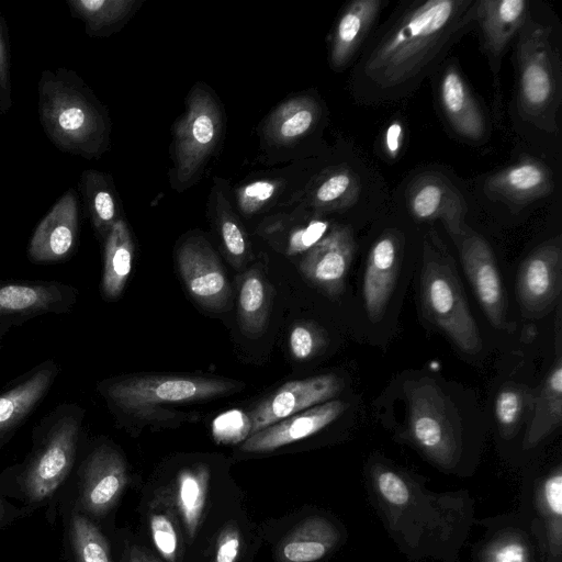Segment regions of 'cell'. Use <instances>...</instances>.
I'll use <instances>...</instances> for the list:
<instances>
[{
    "label": "cell",
    "mask_w": 562,
    "mask_h": 562,
    "mask_svg": "<svg viewBox=\"0 0 562 562\" xmlns=\"http://www.w3.org/2000/svg\"><path fill=\"white\" fill-rule=\"evenodd\" d=\"M178 270L191 296L211 310L224 308L231 286L221 261L202 236L186 238L176 254Z\"/></svg>",
    "instance_id": "cell-12"
},
{
    "label": "cell",
    "mask_w": 562,
    "mask_h": 562,
    "mask_svg": "<svg viewBox=\"0 0 562 562\" xmlns=\"http://www.w3.org/2000/svg\"><path fill=\"white\" fill-rule=\"evenodd\" d=\"M517 35V100L520 114L537 127L555 132L561 74L550 32L528 18Z\"/></svg>",
    "instance_id": "cell-5"
},
{
    "label": "cell",
    "mask_w": 562,
    "mask_h": 562,
    "mask_svg": "<svg viewBox=\"0 0 562 562\" xmlns=\"http://www.w3.org/2000/svg\"><path fill=\"white\" fill-rule=\"evenodd\" d=\"M407 204L419 221L440 220L456 244L470 229L465 225L467 203L453 183L439 172H424L407 189Z\"/></svg>",
    "instance_id": "cell-13"
},
{
    "label": "cell",
    "mask_w": 562,
    "mask_h": 562,
    "mask_svg": "<svg viewBox=\"0 0 562 562\" xmlns=\"http://www.w3.org/2000/svg\"><path fill=\"white\" fill-rule=\"evenodd\" d=\"M79 233V201L75 189L69 188L34 229L27 257L34 263L64 261L75 252Z\"/></svg>",
    "instance_id": "cell-16"
},
{
    "label": "cell",
    "mask_w": 562,
    "mask_h": 562,
    "mask_svg": "<svg viewBox=\"0 0 562 562\" xmlns=\"http://www.w3.org/2000/svg\"><path fill=\"white\" fill-rule=\"evenodd\" d=\"M12 106L11 61L8 37L0 16V114H7Z\"/></svg>",
    "instance_id": "cell-45"
},
{
    "label": "cell",
    "mask_w": 562,
    "mask_h": 562,
    "mask_svg": "<svg viewBox=\"0 0 562 562\" xmlns=\"http://www.w3.org/2000/svg\"><path fill=\"white\" fill-rule=\"evenodd\" d=\"M10 508L11 506L0 496V525L9 522L11 514L13 513Z\"/></svg>",
    "instance_id": "cell-49"
},
{
    "label": "cell",
    "mask_w": 562,
    "mask_h": 562,
    "mask_svg": "<svg viewBox=\"0 0 562 562\" xmlns=\"http://www.w3.org/2000/svg\"><path fill=\"white\" fill-rule=\"evenodd\" d=\"M124 562H160L156 557H154L148 550L138 547L132 546L125 553Z\"/></svg>",
    "instance_id": "cell-48"
},
{
    "label": "cell",
    "mask_w": 562,
    "mask_h": 562,
    "mask_svg": "<svg viewBox=\"0 0 562 562\" xmlns=\"http://www.w3.org/2000/svg\"><path fill=\"white\" fill-rule=\"evenodd\" d=\"M210 470L195 464L181 470L167 488L188 538L195 537L203 519L207 499Z\"/></svg>",
    "instance_id": "cell-33"
},
{
    "label": "cell",
    "mask_w": 562,
    "mask_h": 562,
    "mask_svg": "<svg viewBox=\"0 0 562 562\" xmlns=\"http://www.w3.org/2000/svg\"><path fill=\"white\" fill-rule=\"evenodd\" d=\"M360 183L345 166L324 170L306 186L297 198L299 206L316 214L349 209L359 199Z\"/></svg>",
    "instance_id": "cell-27"
},
{
    "label": "cell",
    "mask_w": 562,
    "mask_h": 562,
    "mask_svg": "<svg viewBox=\"0 0 562 562\" xmlns=\"http://www.w3.org/2000/svg\"><path fill=\"white\" fill-rule=\"evenodd\" d=\"M400 263L398 241L392 234H383L372 245L366 262L362 296L369 317L378 321L392 295Z\"/></svg>",
    "instance_id": "cell-24"
},
{
    "label": "cell",
    "mask_w": 562,
    "mask_h": 562,
    "mask_svg": "<svg viewBox=\"0 0 562 562\" xmlns=\"http://www.w3.org/2000/svg\"><path fill=\"white\" fill-rule=\"evenodd\" d=\"M238 387L236 381L189 375H135L106 384L105 396L125 412L145 414L161 404L209 400Z\"/></svg>",
    "instance_id": "cell-9"
},
{
    "label": "cell",
    "mask_w": 562,
    "mask_h": 562,
    "mask_svg": "<svg viewBox=\"0 0 562 562\" xmlns=\"http://www.w3.org/2000/svg\"><path fill=\"white\" fill-rule=\"evenodd\" d=\"M223 112L207 87L195 85L173 130L171 186L181 192L202 173L223 135Z\"/></svg>",
    "instance_id": "cell-7"
},
{
    "label": "cell",
    "mask_w": 562,
    "mask_h": 562,
    "mask_svg": "<svg viewBox=\"0 0 562 562\" xmlns=\"http://www.w3.org/2000/svg\"><path fill=\"white\" fill-rule=\"evenodd\" d=\"M531 418L521 440V451L529 452L551 435L562 422V361L558 356L546 380L535 392Z\"/></svg>",
    "instance_id": "cell-30"
},
{
    "label": "cell",
    "mask_w": 562,
    "mask_h": 562,
    "mask_svg": "<svg viewBox=\"0 0 562 562\" xmlns=\"http://www.w3.org/2000/svg\"><path fill=\"white\" fill-rule=\"evenodd\" d=\"M346 403L330 400L289 416L249 436L243 443L246 452H269L315 435L336 420Z\"/></svg>",
    "instance_id": "cell-22"
},
{
    "label": "cell",
    "mask_w": 562,
    "mask_h": 562,
    "mask_svg": "<svg viewBox=\"0 0 562 562\" xmlns=\"http://www.w3.org/2000/svg\"><path fill=\"white\" fill-rule=\"evenodd\" d=\"M404 139L403 125L398 121H393L386 127L383 135V148L390 158H396L401 151Z\"/></svg>",
    "instance_id": "cell-47"
},
{
    "label": "cell",
    "mask_w": 562,
    "mask_h": 562,
    "mask_svg": "<svg viewBox=\"0 0 562 562\" xmlns=\"http://www.w3.org/2000/svg\"><path fill=\"white\" fill-rule=\"evenodd\" d=\"M561 241L551 239L536 248L521 263L516 282L517 297L529 315H541L561 292Z\"/></svg>",
    "instance_id": "cell-17"
},
{
    "label": "cell",
    "mask_w": 562,
    "mask_h": 562,
    "mask_svg": "<svg viewBox=\"0 0 562 562\" xmlns=\"http://www.w3.org/2000/svg\"><path fill=\"white\" fill-rule=\"evenodd\" d=\"M341 387V379L333 373L284 383L248 413L251 435L289 416L334 400Z\"/></svg>",
    "instance_id": "cell-14"
},
{
    "label": "cell",
    "mask_w": 562,
    "mask_h": 562,
    "mask_svg": "<svg viewBox=\"0 0 562 562\" xmlns=\"http://www.w3.org/2000/svg\"><path fill=\"white\" fill-rule=\"evenodd\" d=\"M474 18L483 33L485 47L493 56H499L529 18L526 0L476 1Z\"/></svg>",
    "instance_id": "cell-29"
},
{
    "label": "cell",
    "mask_w": 562,
    "mask_h": 562,
    "mask_svg": "<svg viewBox=\"0 0 562 562\" xmlns=\"http://www.w3.org/2000/svg\"><path fill=\"white\" fill-rule=\"evenodd\" d=\"M441 109L456 133L480 140L486 133V119L464 78L453 65L448 66L439 82Z\"/></svg>",
    "instance_id": "cell-25"
},
{
    "label": "cell",
    "mask_w": 562,
    "mask_h": 562,
    "mask_svg": "<svg viewBox=\"0 0 562 562\" xmlns=\"http://www.w3.org/2000/svg\"><path fill=\"white\" fill-rule=\"evenodd\" d=\"M284 188L283 178H258L239 186L235 190V200L244 215L252 216L276 203Z\"/></svg>",
    "instance_id": "cell-42"
},
{
    "label": "cell",
    "mask_w": 562,
    "mask_h": 562,
    "mask_svg": "<svg viewBox=\"0 0 562 562\" xmlns=\"http://www.w3.org/2000/svg\"><path fill=\"white\" fill-rule=\"evenodd\" d=\"M547 562H562V559L548 558Z\"/></svg>",
    "instance_id": "cell-50"
},
{
    "label": "cell",
    "mask_w": 562,
    "mask_h": 562,
    "mask_svg": "<svg viewBox=\"0 0 562 562\" xmlns=\"http://www.w3.org/2000/svg\"><path fill=\"white\" fill-rule=\"evenodd\" d=\"M355 251L349 227L335 225L314 247L307 250L299 265L302 274L329 296L344 289Z\"/></svg>",
    "instance_id": "cell-20"
},
{
    "label": "cell",
    "mask_w": 562,
    "mask_h": 562,
    "mask_svg": "<svg viewBox=\"0 0 562 562\" xmlns=\"http://www.w3.org/2000/svg\"><path fill=\"white\" fill-rule=\"evenodd\" d=\"M363 477L370 505L407 562H460L476 519L468 490L431 491L423 476L381 456L368 459Z\"/></svg>",
    "instance_id": "cell-1"
},
{
    "label": "cell",
    "mask_w": 562,
    "mask_h": 562,
    "mask_svg": "<svg viewBox=\"0 0 562 562\" xmlns=\"http://www.w3.org/2000/svg\"><path fill=\"white\" fill-rule=\"evenodd\" d=\"M127 484V468L123 457L112 447L94 449L81 469L79 505L91 516L105 515L117 502Z\"/></svg>",
    "instance_id": "cell-18"
},
{
    "label": "cell",
    "mask_w": 562,
    "mask_h": 562,
    "mask_svg": "<svg viewBox=\"0 0 562 562\" xmlns=\"http://www.w3.org/2000/svg\"><path fill=\"white\" fill-rule=\"evenodd\" d=\"M209 212L226 255L237 269L240 268L248 258L250 245L247 234L233 210L227 184L220 178L214 179L209 198Z\"/></svg>",
    "instance_id": "cell-35"
},
{
    "label": "cell",
    "mask_w": 562,
    "mask_h": 562,
    "mask_svg": "<svg viewBox=\"0 0 562 562\" xmlns=\"http://www.w3.org/2000/svg\"><path fill=\"white\" fill-rule=\"evenodd\" d=\"M476 1L416 2L382 37L366 60L367 76L390 88L413 79L474 18Z\"/></svg>",
    "instance_id": "cell-2"
},
{
    "label": "cell",
    "mask_w": 562,
    "mask_h": 562,
    "mask_svg": "<svg viewBox=\"0 0 562 562\" xmlns=\"http://www.w3.org/2000/svg\"><path fill=\"white\" fill-rule=\"evenodd\" d=\"M408 419L403 438L443 473L473 474L477 454L470 450L447 398L431 381H420L407 392Z\"/></svg>",
    "instance_id": "cell-4"
},
{
    "label": "cell",
    "mask_w": 562,
    "mask_h": 562,
    "mask_svg": "<svg viewBox=\"0 0 562 562\" xmlns=\"http://www.w3.org/2000/svg\"><path fill=\"white\" fill-rule=\"evenodd\" d=\"M214 439L224 443H237L251 435L248 414L240 409H231L218 415L212 423Z\"/></svg>",
    "instance_id": "cell-43"
},
{
    "label": "cell",
    "mask_w": 562,
    "mask_h": 562,
    "mask_svg": "<svg viewBox=\"0 0 562 562\" xmlns=\"http://www.w3.org/2000/svg\"><path fill=\"white\" fill-rule=\"evenodd\" d=\"M79 189L93 229L104 239L111 227L122 218L121 203L112 177L94 169L83 170Z\"/></svg>",
    "instance_id": "cell-34"
},
{
    "label": "cell",
    "mask_w": 562,
    "mask_h": 562,
    "mask_svg": "<svg viewBox=\"0 0 562 562\" xmlns=\"http://www.w3.org/2000/svg\"><path fill=\"white\" fill-rule=\"evenodd\" d=\"M241 551V535L235 522H229L221 531L212 562H237Z\"/></svg>",
    "instance_id": "cell-46"
},
{
    "label": "cell",
    "mask_w": 562,
    "mask_h": 562,
    "mask_svg": "<svg viewBox=\"0 0 562 562\" xmlns=\"http://www.w3.org/2000/svg\"><path fill=\"white\" fill-rule=\"evenodd\" d=\"M75 299V290L57 281L0 282V321L18 324L47 313H64Z\"/></svg>",
    "instance_id": "cell-19"
},
{
    "label": "cell",
    "mask_w": 562,
    "mask_h": 562,
    "mask_svg": "<svg viewBox=\"0 0 562 562\" xmlns=\"http://www.w3.org/2000/svg\"><path fill=\"white\" fill-rule=\"evenodd\" d=\"M69 530L76 562H112L106 539L83 514L71 515Z\"/></svg>",
    "instance_id": "cell-41"
},
{
    "label": "cell",
    "mask_w": 562,
    "mask_h": 562,
    "mask_svg": "<svg viewBox=\"0 0 562 562\" xmlns=\"http://www.w3.org/2000/svg\"><path fill=\"white\" fill-rule=\"evenodd\" d=\"M475 524L484 533L473 546L472 562H547L544 547L517 509Z\"/></svg>",
    "instance_id": "cell-11"
},
{
    "label": "cell",
    "mask_w": 562,
    "mask_h": 562,
    "mask_svg": "<svg viewBox=\"0 0 562 562\" xmlns=\"http://www.w3.org/2000/svg\"><path fill=\"white\" fill-rule=\"evenodd\" d=\"M82 414L75 405H63L43 419L42 432L22 477L26 498L48 499L61 486L75 462Z\"/></svg>",
    "instance_id": "cell-8"
},
{
    "label": "cell",
    "mask_w": 562,
    "mask_h": 562,
    "mask_svg": "<svg viewBox=\"0 0 562 562\" xmlns=\"http://www.w3.org/2000/svg\"><path fill=\"white\" fill-rule=\"evenodd\" d=\"M37 92L41 126L58 150L98 159L109 149V112L75 70H42Z\"/></svg>",
    "instance_id": "cell-3"
},
{
    "label": "cell",
    "mask_w": 562,
    "mask_h": 562,
    "mask_svg": "<svg viewBox=\"0 0 562 562\" xmlns=\"http://www.w3.org/2000/svg\"><path fill=\"white\" fill-rule=\"evenodd\" d=\"M271 306L269 283L258 269H250L243 276L238 294V318L244 333L250 336L261 334L266 327Z\"/></svg>",
    "instance_id": "cell-38"
},
{
    "label": "cell",
    "mask_w": 562,
    "mask_h": 562,
    "mask_svg": "<svg viewBox=\"0 0 562 562\" xmlns=\"http://www.w3.org/2000/svg\"><path fill=\"white\" fill-rule=\"evenodd\" d=\"M533 398L535 392L521 384L508 383L498 391L494 413L502 438L515 437L527 409L531 411Z\"/></svg>",
    "instance_id": "cell-40"
},
{
    "label": "cell",
    "mask_w": 562,
    "mask_h": 562,
    "mask_svg": "<svg viewBox=\"0 0 562 562\" xmlns=\"http://www.w3.org/2000/svg\"><path fill=\"white\" fill-rule=\"evenodd\" d=\"M457 245L464 272L486 317L493 326L510 329L501 274L488 243L470 231Z\"/></svg>",
    "instance_id": "cell-15"
},
{
    "label": "cell",
    "mask_w": 562,
    "mask_h": 562,
    "mask_svg": "<svg viewBox=\"0 0 562 562\" xmlns=\"http://www.w3.org/2000/svg\"><path fill=\"white\" fill-rule=\"evenodd\" d=\"M347 538L345 527L331 516L313 514L302 519L282 539L281 562H318L339 548Z\"/></svg>",
    "instance_id": "cell-23"
},
{
    "label": "cell",
    "mask_w": 562,
    "mask_h": 562,
    "mask_svg": "<svg viewBox=\"0 0 562 562\" xmlns=\"http://www.w3.org/2000/svg\"><path fill=\"white\" fill-rule=\"evenodd\" d=\"M70 13L90 37H109L136 13L143 0H66Z\"/></svg>",
    "instance_id": "cell-36"
},
{
    "label": "cell",
    "mask_w": 562,
    "mask_h": 562,
    "mask_svg": "<svg viewBox=\"0 0 562 562\" xmlns=\"http://www.w3.org/2000/svg\"><path fill=\"white\" fill-rule=\"evenodd\" d=\"M420 301L425 316L464 353L482 349L479 327L463 294L453 261L427 237L420 273Z\"/></svg>",
    "instance_id": "cell-6"
},
{
    "label": "cell",
    "mask_w": 562,
    "mask_h": 562,
    "mask_svg": "<svg viewBox=\"0 0 562 562\" xmlns=\"http://www.w3.org/2000/svg\"><path fill=\"white\" fill-rule=\"evenodd\" d=\"M148 521L158 552L168 562H176L181 552L180 520L167 488L158 492L150 502Z\"/></svg>",
    "instance_id": "cell-39"
},
{
    "label": "cell",
    "mask_w": 562,
    "mask_h": 562,
    "mask_svg": "<svg viewBox=\"0 0 562 562\" xmlns=\"http://www.w3.org/2000/svg\"><path fill=\"white\" fill-rule=\"evenodd\" d=\"M265 235L282 238L288 256L305 254L330 231V223L306 209L291 214L273 215L262 224Z\"/></svg>",
    "instance_id": "cell-32"
},
{
    "label": "cell",
    "mask_w": 562,
    "mask_h": 562,
    "mask_svg": "<svg viewBox=\"0 0 562 562\" xmlns=\"http://www.w3.org/2000/svg\"><path fill=\"white\" fill-rule=\"evenodd\" d=\"M517 510L528 520L549 558L562 559V463L527 471Z\"/></svg>",
    "instance_id": "cell-10"
},
{
    "label": "cell",
    "mask_w": 562,
    "mask_h": 562,
    "mask_svg": "<svg viewBox=\"0 0 562 562\" xmlns=\"http://www.w3.org/2000/svg\"><path fill=\"white\" fill-rule=\"evenodd\" d=\"M56 373V364L47 361L0 394V438L12 434L31 415L47 394Z\"/></svg>",
    "instance_id": "cell-26"
},
{
    "label": "cell",
    "mask_w": 562,
    "mask_h": 562,
    "mask_svg": "<svg viewBox=\"0 0 562 562\" xmlns=\"http://www.w3.org/2000/svg\"><path fill=\"white\" fill-rule=\"evenodd\" d=\"M104 240V267L101 281L103 295L117 299L130 278L135 254L134 239L124 218L109 231Z\"/></svg>",
    "instance_id": "cell-37"
},
{
    "label": "cell",
    "mask_w": 562,
    "mask_h": 562,
    "mask_svg": "<svg viewBox=\"0 0 562 562\" xmlns=\"http://www.w3.org/2000/svg\"><path fill=\"white\" fill-rule=\"evenodd\" d=\"M553 188L552 173L541 160L525 156L517 162L491 175L484 183L485 194L513 210L547 196Z\"/></svg>",
    "instance_id": "cell-21"
},
{
    "label": "cell",
    "mask_w": 562,
    "mask_h": 562,
    "mask_svg": "<svg viewBox=\"0 0 562 562\" xmlns=\"http://www.w3.org/2000/svg\"><path fill=\"white\" fill-rule=\"evenodd\" d=\"M381 4V0H356L342 9L329 45V60L334 68L345 66L355 54L376 19Z\"/></svg>",
    "instance_id": "cell-31"
},
{
    "label": "cell",
    "mask_w": 562,
    "mask_h": 562,
    "mask_svg": "<svg viewBox=\"0 0 562 562\" xmlns=\"http://www.w3.org/2000/svg\"><path fill=\"white\" fill-rule=\"evenodd\" d=\"M289 345L295 359L306 360L321 349L324 345V337L314 325L302 323L292 328Z\"/></svg>",
    "instance_id": "cell-44"
},
{
    "label": "cell",
    "mask_w": 562,
    "mask_h": 562,
    "mask_svg": "<svg viewBox=\"0 0 562 562\" xmlns=\"http://www.w3.org/2000/svg\"><path fill=\"white\" fill-rule=\"evenodd\" d=\"M321 105L311 95L292 97L274 108L262 126V136L271 145H293L316 126Z\"/></svg>",
    "instance_id": "cell-28"
}]
</instances>
